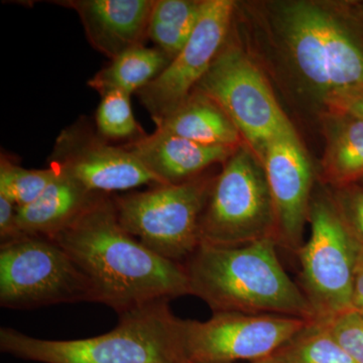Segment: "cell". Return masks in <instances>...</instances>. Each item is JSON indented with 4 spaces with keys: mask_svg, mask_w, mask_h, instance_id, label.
<instances>
[{
    "mask_svg": "<svg viewBox=\"0 0 363 363\" xmlns=\"http://www.w3.org/2000/svg\"><path fill=\"white\" fill-rule=\"evenodd\" d=\"M260 35L277 72L323 113L334 98L363 88V0L257 4Z\"/></svg>",
    "mask_w": 363,
    "mask_h": 363,
    "instance_id": "6da1fadb",
    "label": "cell"
},
{
    "mask_svg": "<svg viewBox=\"0 0 363 363\" xmlns=\"http://www.w3.org/2000/svg\"><path fill=\"white\" fill-rule=\"evenodd\" d=\"M52 240L92 286L95 303L117 314L191 296L185 267L143 245L117 219L111 195L98 196Z\"/></svg>",
    "mask_w": 363,
    "mask_h": 363,
    "instance_id": "7a4b0ae2",
    "label": "cell"
},
{
    "mask_svg": "<svg viewBox=\"0 0 363 363\" xmlns=\"http://www.w3.org/2000/svg\"><path fill=\"white\" fill-rule=\"evenodd\" d=\"M277 247L272 238L238 247L199 245L183 264L191 296L213 313L316 320L304 293L281 266Z\"/></svg>",
    "mask_w": 363,
    "mask_h": 363,
    "instance_id": "3957f363",
    "label": "cell"
},
{
    "mask_svg": "<svg viewBox=\"0 0 363 363\" xmlns=\"http://www.w3.org/2000/svg\"><path fill=\"white\" fill-rule=\"evenodd\" d=\"M0 351L39 363H186L181 318L173 314L169 302L123 313L111 331L89 338L49 340L1 327Z\"/></svg>",
    "mask_w": 363,
    "mask_h": 363,
    "instance_id": "277c9868",
    "label": "cell"
},
{
    "mask_svg": "<svg viewBox=\"0 0 363 363\" xmlns=\"http://www.w3.org/2000/svg\"><path fill=\"white\" fill-rule=\"evenodd\" d=\"M269 238L277 240L271 190L262 162L245 145L214 177L200 217V245L238 247Z\"/></svg>",
    "mask_w": 363,
    "mask_h": 363,
    "instance_id": "5b68a950",
    "label": "cell"
},
{
    "mask_svg": "<svg viewBox=\"0 0 363 363\" xmlns=\"http://www.w3.org/2000/svg\"><path fill=\"white\" fill-rule=\"evenodd\" d=\"M214 177L159 184L112 197L121 225L157 255L184 264L199 247L200 217Z\"/></svg>",
    "mask_w": 363,
    "mask_h": 363,
    "instance_id": "8992f818",
    "label": "cell"
},
{
    "mask_svg": "<svg viewBox=\"0 0 363 363\" xmlns=\"http://www.w3.org/2000/svg\"><path fill=\"white\" fill-rule=\"evenodd\" d=\"M95 303L90 281L56 241L21 234L0 243V306L33 310Z\"/></svg>",
    "mask_w": 363,
    "mask_h": 363,
    "instance_id": "52a82bcc",
    "label": "cell"
},
{
    "mask_svg": "<svg viewBox=\"0 0 363 363\" xmlns=\"http://www.w3.org/2000/svg\"><path fill=\"white\" fill-rule=\"evenodd\" d=\"M229 37L194 90L219 105L262 162L267 143L294 125L259 62Z\"/></svg>",
    "mask_w": 363,
    "mask_h": 363,
    "instance_id": "ba28073f",
    "label": "cell"
},
{
    "mask_svg": "<svg viewBox=\"0 0 363 363\" xmlns=\"http://www.w3.org/2000/svg\"><path fill=\"white\" fill-rule=\"evenodd\" d=\"M308 224L309 238L297 252L301 290L316 319L353 310V283L360 242L344 224L330 191L313 193Z\"/></svg>",
    "mask_w": 363,
    "mask_h": 363,
    "instance_id": "9c48e42d",
    "label": "cell"
},
{
    "mask_svg": "<svg viewBox=\"0 0 363 363\" xmlns=\"http://www.w3.org/2000/svg\"><path fill=\"white\" fill-rule=\"evenodd\" d=\"M314 321V320H313ZM311 321L281 315L213 313L206 321L181 319L186 363H235L266 359Z\"/></svg>",
    "mask_w": 363,
    "mask_h": 363,
    "instance_id": "30bf717a",
    "label": "cell"
},
{
    "mask_svg": "<svg viewBox=\"0 0 363 363\" xmlns=\"http://www.w3.org/2000/svg\"><path fill=\"white\" fill-rule=\"evenodd\" d=\"M233 0H204L187 44L168 67L138 93L152 119L173 111L193 92L225 44L236 14Z\"/></svg>",
    "mask_w": 363,
    "mask_h": 363,
    "instance_id": "8fae6325",
    "label": "cell"
},
{
    "mask_svg": "<svg viewBox=\"0 0 363 363\" xmlns=\"http://www.w3.org/2000/svg\"><path fill=\"white\" fill-rule=\"evenodd\" d=\"M50 167L98 194L161 184L130 150L108 145L83 126L62 131Z\"/></svg>",
    "mask_w": 363,
    "mask_h": 363,
    "instance_id": "7c38bea8",
    "label": "cell"
},
{
    "mask_svg": "<svg viewBox=\"0 0 363 363\" xmlns=\"http://www.w3.org/2000/svg\"><path fill=\"white\" fill-rule=\"evenodd\" d=\"M262 164L276 211L279 247L297 253L304 243L314 172L294 126L267 143Z\"/></svg>",
    "mask_w": 363,
    "mask_h": 363,
    "instance_id": "4fadbf2b",
    "label": "cell"
},
{
    "mask_svg": "<svg viewBox=\"0 0 363 363\" xmlns=\"http://www.w3.org/2000/svg\"><path fill=\"white\" fill-rule=\"evenodd\" d=\"M56 4L77 13L91 45L111 61L143 45L155 0H69Z\"/></svg>",
    "mask_w": 363,
    "mask_h": 363,
    "instance_id": "5bb4252c",
    "label": "cell"
},
{
    "mask_svg": "<svg viewBox=\"0 0 363 363\" xmlns=\"http://www.w3.org/2000/svg\"><path fill=\"white\" fill-rule=\"evenodd\" d=\"M161 184L193 180L210 167L225 164L240 147L205 145L156 130L125 145Z\"/></svg>",
    "mask_w": 363,
    "mask_h": 363,
    "instance_id": "9a60e30c",
    "label": "cell"
},
{
    "mask_svg": "<svg viewBox=\"0 0 363 363\" xmlns=\"http://www.w3.org/2000/svg\"><path fill=\"white\" fill-rule=\"evenodd\" d=\"M58 172V176L35 201L18 206V227L21 234L54 238L71 225L97 199L93 193Z\"/></svg>",
    "mask_w": 363,
    "mask_h": 363,
    "instance_id": "2e32d148",
    "label": "cell"
},
{
    "mask_svg": "<svg viewBox=\"0 0 363 363\" xmlns=\"http://www.w3.org/2000/svg\"><path fill=\"white\" fill-rule=\"evenodd\" d=\"M157 130L205 145L240 147L245 140L218 104L197 90L173 111L155 119Z\"/></svg>",
    "mask_w": 363,
    "mask_h": 363,
    "instance_id": "e0dca14e",
    "label": "cell"
},
{
    "mask_svg": "<svg viewBox=\"0 0 363 363\" xmlns=\"http://www.w3.org/2000/svg\"><path fill=\"white\" fill-rule=\"evenodd\" d=\"M325 138L322 177L331 188L363 179V119L337 111L320 114Z\"/></svg>",
    "mask_w": 363,
    "mask_h": 363,
    "instance_id": "ac0fdd59",
    "label": "cell"
},
{
    "mask_svg": "<svg viewBox=\"0 0 363 363\" xmlns=\"http://www.w3.org/2000/svg\"><path fill=\"white\" fill-rule=\"evenodd\" d=\"M169 63L171 59L157 48L138 45L111 60L88 81V86L101 96L111 91L131 95L159 77Z\"/></svg>",
    "mask_w": 363,
    "mask_h": 363,
    "instance_id": "d6986e66",
    "label": "cell"
},
{
    "mask_svg": "<svg viewBox=\"0 0 363 363\" xmlns=\"http://www.w3.org/2000/svg\"><path fill=\"white\" fill-rule=\"evenodd\" d=\"M204 0H155L147 38L173 60L194 30Z\"/></svg>",
    "mask_w": 363,
    "mask_h": 363,
    "instance_id": "ffe728a7",
    "label": "cell"
},
{
    "mask_svg": "<svg viewBox=\"0 0 363 363\" xmlns=\"http://www.w3.org/2000/svg\"><path fill=\"white\" fill-rule=\"evenodd\" d=\"M266 360L271 363H357L317 319Z\"/></svg>",
    "mask_w": 363,
    "mask_h": 363,
    "instance_id": "44dd1931",
    "label": "cell"
},
{
    "mask_svg": "<svg viewBox=\"0 0 363 363\" xmlns=\"http://www.w3.org/2000/svg\"><path fill=\"white\" fill-rule=\"evenodd\" d=\"M58 176L56 169H25L7 157L0 160V195L6 196L18 207L38 199Z\"/></svg>",
    "mask_w": 363,
    "mask_h": 363,
    "instance_id": "7402d4cb",
    "label": "cell"
},
{
    "mask_svg": "<svg viewBox=\"0 0 363 363\" xmlns=\"http://www.w3.org/2000/svg\"><path fill=\"white\" fill-rule=\"evenodd\" d=\"M101 97L96 111L99 136L108 140H121L136 135H145V133H140V125L131 108L130 95L121 91H111Z\"/></svg>",
    "mask_w": 363,
    "mask_h": 363,
    "instance_id": "603a6c76",
    "label": "cell"
},
{
    "mask_svg": "<svg viewBox=\"0 0 363 363\" xmlns=\"http://www.w3.org/2000/svg\"><path fill=\"white\" fill-rule=\"evenodd\" d=\"M319 320V319H317ZM332 336L357 363H363V316L350 310L319 320Z\"/></svg>",
    "mask_w": 363,
    "mask_h": 363,
    "instance_id": "cb8c5ba5",
    "label": "cell"
},
{
    "mask_svg": "<svg viewBox=\"0 0 363 363\" xmlns=\"http://www.w3.org/2000/svg\"><path fill=\"white\" fill-rule=\"evenodd\" d=\"M339 215L350 233L363 245V187L351 184L330 191Z\"/></svg>",
    "mask_w": 363,
    "mask_h": 363,
    "instance_id": "d4e9b609",
    "label": "cell"
},
{
    "mask_svg": "<svg viewBox=\"0 0 363 363\" xmlns=\"http://www.w3.org/2000/svg\"><path fill=\"white\" fill-rule=\"evenodd\" d=\"M18 227V205L0 195V243L20 236Z\"/></svg>",
    "mask_w": 363,
    "mask_h": 363,
    "instance_id": "484cf974",
    "label": "cell"
},
{
    "mask_svg": "<svg viewBox=\"0 0 363 363\" xmlns=\"http://www.w3.org/2000/svg\"><path fill=\"white\" fill-rule=\"evenodd\" d=\"M329 111L346 112L363 119V88L334 98L324 112Z\"/></svg>",
    "mask_w": 363,
    "mask_h": 363,
    "instance_id": "4316f807",
    "label": "cell"
},
{
    "mask_svg": "<svg viewBox=\"0 0 363 363\" xmlns=\"http://www.w3.org/2000/svg\"><path fill=\"white\" fill-rule=\"evenodd\" d=\"M352 309L363 316V245L362 243L358 250L357 267H355Z\"/></svg>",
    "mask_w": 363,
    "mask_h": 363,
    "instance_id": "83f0119b",
    "label": "cell"
},
{
    "mask_svg": "<svg viewBox=\"0 0 363 363\" xmlns=\"http://www.w3.org/2000/svg\"><path fill=\"white\" fill-rule=\"evenodd\" d=\"M235 363H271L267 362L266 359L257 360V362H235Z\"/></svg>",
    "mask_w": 363,
    "mask_h": 363,
    "instance_id": "f1b7e54d",
    "label": "cell"
},
{
    "mask_svg": "<svg viewBox=\"0 0 363 363\" xmlns=\"http://www.w3.org/2000/svg\"><path fill=\"white\" fill-rule=\"evenodd\" d=\"M359 184H360V185H362V187H363V179H362V181H360V182H359Z\"/></svg>",
    "mask_w": 363,
    "mask_h": 363,
    "instance_id": "f546056e",
    "label": "cell"
}]
</instances>
